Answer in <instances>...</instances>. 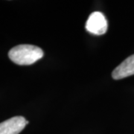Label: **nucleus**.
Segmentation results:
<instances>
[{
    "label": "nucleus",
    "instance_id": "nucleus-2",
    "mask_svg": "<svg viewBox=\"0 0 134 134\" xmlns=\"http://www.w3.org/2000/svg\"><path fill=\"white\" fill-rule=\"evenodd\" d=\"M107 28V20L104 15L99 11L91 14L86 21V30L88 32L96 35H102L105 34Z\"/></svg>",
    "mask_w": 134,
    "mask_h": 134
},
{
    "label": "nucleus",
    "instance_id": "nucleus-1",
    "mask_svg": "<svg viewBox=\"0 0 134 134\" xmlns=\"http://www.w3.org/2000/svg\"><path fill=\"white\" fill-rule=\"evenodd\" d=\"M11 61L21 66L31 65L43 57V51L33 45L23 44L12 48L8 52Z\"/></svg>",
    "mask_w": 134,
    "mask_h": 134
},
{
    "label": "nucleus",
    "instance_id": "nucleus-4",
    "mask_svg": "<svg viewBox=\"0 0 134 134\" xmlns=\"http://www.w3.org/2000/svg\"><path fill=\"white\" fill-rule=\"evenodd\" d=\"M134 75V54L130 56L113 71L112 77L115 80H119Z\"/></svg>",
    "mask_w": 134,
    "mask_h": 134
},
{
    "label": "nucleus",
    "instance_id": "nucleus-3",
    "mask_svg": "<svg viewBox=\"0 0 134 134\" xmlns=\"http://www.w3.org/2000/svg\"><path fill=\"white\" fill-rule=\"evenodd\" d=\"M29 121L23 116H15L0 123V134H19Z\"/></svg>",
    "mask_w": 134,
    "mask_h": 134
}]
</instances>
